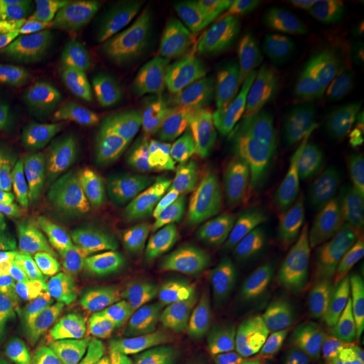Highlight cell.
<instances>
[{"label":"cell","mask_w":364,"mask_h":364,"mask_svg":"<svg viewBox=\"0 0 364 364\" xmlns=\"http://www.w3.org/2000/svg\"><path fill=\"white\" fill-rule=\"evenodd\" d=\"M344 364H364V326L352 338L351 352Z\"/></svg>","instance_id":"cell-37"},{"label":"cell","mask_w":364,"mask_h":364,"mask_svg":"<svg viewBox=\"0 0 364 364\" xmlns=\"http://www.w3.org/2000/svg\"><path fill=\"white\" fill-rule=\"evenodd\" d=\"M124 198L126 192L117 178L91 162L70 165L45 189L58 228L77 239H90L105 230Z\"/></svg>","instance_id":"cell-5"},{"label":"cell","mask_w":364,"mask_h":364,"mask_svg":"<svg viewBox=\"0 0 364 364\" xmlns=\"http://www.w3.org/2000/svg\"><path fill=\"white\" fill-rule=\"evenodd\" d=\"M299 275L289 270L275 277L260 296L252 314L257 331L284 346L304 341L297 328Z\"/></svg>","instance_id":"cell-18"},{"label":"cell","mask_w":364,"mask_h":364,"mask_svg":"<svg viewBox=\"0 0 364 364\" xmlns=\"http://www.w3.org/2000/svg\"><path fill=\"white\" fill-rule=\"evenodd\" d=\"M318 105L324 115L344 117L364 111V46L358 39H338L321 81Z\"/></svg>","instance_id":"cell-15"},{"label":"cell","mask_w":364,"mask_h":364,"mask_svg":"<svg viewBox=\"0 0 364 364\" xmlns=\"http://www.w3.org/2000/svg\"><path fill=\"white\" fill-rule=\"evenodd\" d=\"M258 287L223 263L198 258L191 289L192 326L198 332H212L231 324Z\"/></svg>","instance_id":"cell-9"},{"label":"cell","mask_w":364,"mask_h":364,"mask_svg":"<svg viewBox=\"0 0 364 364\" xmlns=\"http://www.w3.org/2000/svg\"><path fill=\"white\" fill-rule=\"evenodd\" d=\"M30 328L13 326L0 335V364H25L23 341Z\"/></svg>","instance_id":"cell-33"},{"label":"cell","mask_w":364,"mask_h":364,"mask_svg":"<svg viewBox=\"0 0 364 364\" xmlns=\"http://www.w3.org/2000/svg\"><path fill=\"white\" fill-rule=\"evenodd\" d=\"M38 70L37 64L0 68V100L18 91Z\"/></svg>","instance_id":"cell-34"},{"label":"cell","mask_w":364,"mask_h":364,"mask_svg":"<svg viewBox=\"0 0 364 364\" xmlns=\"http://www.w3.org/2000/svg\"><path fill=\"white\" fill-rule=\"evenodd\" d=\"M343 205L348 212H363L364 213V181L350 188L347 195L344 196Z\"/></svg>","instance_id":"cell-36"},{"label":"cell","mask_w":364,"mask_h":364,"mask_svg":"<svg viewBox=\"0 0 364 364\" xmlns=\"http://www.w3.org/2000/svg\"><path fill=\"white\" fill-rule=\"evenodd\" d=\"M136 0H72V18L57 39L102 46L117 22L138 6Z\"/></svg>","instance_id":"cell-22"},{"label":"cell","mask_w":364,"mask_h":364,"mask_svg":"<svg viewBox=\"0 0 364 364\" xmlns=\"http://www.w3.org/2000/svg\"><path fill=\"white\" fill-rule=\"evenodd\" d=\"M156 308L154 277L134 269L108 279L92 311V356L108 364L151 323Z\"/></svg>","instance_id":"cell-3"},{"label":"cell","mask_w":364,"mask_h":364,"mask_svg":"<svg viewBox=\"0 0 364 364\" xmlns=\"http://www.w3.org/2000/svg\"><path fill=\"white\" fill-rule=\"evenodd\" d=\"M107 84V68L93 58L63 69L38 72L0 107L43 127H70L91 115Z\"/></svg>","instance_id":"cell-2"},{"label":"cell","mask_w":364,"mask_h":364,"mask_svg":"<svg viewBox=\"0 0 364 364\" xmlns=\"http://www.w3.org/2000/svg\"><path fill=\"white\" fill-rule=\"evenodd\" d=\"M282 252V223L257 219L228 225L209 235L200 258L223 263L260 285Z\"/></svg>","instance_id":"cell-8"},{"label":"cell","mask_w":364,"mask_h":364,"mask_svg":"<svg viewBox=\"0 0 364 364\" xmlns=\"http://www.w3.org/2000/svg\"><path fill=\"white\" fill-rule=\"evenodd\" d=\"M102 46L82 45L73 41L53 38L52 45L36 63L39 69H63L97 58Z\"/></svg>","instance_id":"cell-25"},{"label":"cell","mask_w":364,"mask_h":364,"mask_svg":"<svg viewBox=\"0 0 364 364\" xmlns=\"http://www.w3.org/2000/svg\"><path fill=\"white\" fill-rule=\"evenodd\" d=\"M338 117L312 114L278 139L267 161L264 181L274 195L294 188L323 189L332 171V144Z\"/></svg>","instance_id":"cell-7"},{"label":"cell","mask_w":364,"mask_h":364,"mask_svg":"<svg viewBox=\"0 0 364 364\" xmlns=\"http://www.w3.org/2000/svg\"><path fill=\"white\" fill-rule=\"evenodd\" d=\"M183 169L196 204L205 215L225 213L243 200L240 170L220 149L197 146L185 156Z\"/></svg>","instance_id":"cell-12"},{"label":"cell","mask_w":364,"mask_h":364,"mask_svg":"<svg viewBox=\"0 0 364 364\" xmlns=\"http://www.w3.org/2000/svg\"><path fill=\"white\" fill-rule=\"evenodd\" d=\"M120 149L131 173L146 189L173 204L185 201L181 170L170 144L138 135H124Z\"/></svg>","instance_id":"cell-16"},{"label":"cell","mask_w":364,"mask_h":364,"mask_svg":"<svg viewBox=\"0 0 364 364\" xmlns=\"http://www.w3.org/2000/svg\"><path fill=\"white\" fill-rule=\"evenodd\" d=\"M340 309L351 324L364 326V273L356 277L343 291Z\"/></svg>","instance_id":"cell-32"},{"label":"cell","mask_w":364,"mask_h":364,"mask_svg":"<svg viewBox=\"0 0 364 364\" xmlns=\"http://www.w3.org/2000/svg\"><path fill=\"white\" fill-rule=\"evenodd\" d=\"M120 124L124 135H138L171 144L181 136V109L168 88L156 77L136 80L124 99Z\"/></svg>","instance_id":"cell-14"},{"label":"cell","mask_w":364,"mask_h":364,"mask_svg":"<svg viewBox=\"0 0 364 364\" xmlns=\"http://www.w3.org/2000/svg\"><path fill=\"white\" fill-rule=\"evenodd\" d=\"M308 364H344L343 359L333 353H316Z\"/></svg>","instance_id":"cell-39"},{"label":"cell","mask_w":364,"mask_h":364,"mask_svg":"<svg viewBox=\"0 0 364 364\" xmlns=\"http://www.w3.org/2000/svg\"><path fill=\"white\" fill-rule=\"evenodd\" d=\"M23 359L25 364H53L45 317L36 320L28 329L23 341Z\"/></svg>","instance_id":"cell-31"},{"label":"cell","mask_w":364,"mask_h":364,"mask_svg":"<svg viewBox=\"0 0 364 364\" xmlns=\"http://www.w3.org/2000/svg\"><path fill=\"white\" fill-rule=\"evenodd\" d=\"M213 364H308V358L284 350L247 347L220 352Z\"/></svg>","instance_id":"cell-26"},{"label":"cell","mask_w":364,"mask_h":364,"mask_svg":"<svg viewBox=\"0 0 364 364\" xmlns=\"http://www.w3.org/2000/svg\"><path fill=\"white\" fill-rule=\"evenodd\" d=\"M343 290L304 279L297 296L299 335L317 341H346L351 338V323L340 309Z\"/></svg>","instance_id":"cell-17"},{"label":"cell","mask_w":364,"mask_h":364,"mask_svg":"<svg viewBox=\"0 0 364 364\" xmlns=\"http://www.w3.org/2000/svg\"><path fill=\"white\" fill-rule=\"evenodd\" d=\"M287 9V1H246L216 18L196 53V84L207 87L239 65L273 31Z\"/></svg>","instance_id":"cell-6"},{"label":"cell","mask_w":364,"mask_h":364,"mask_svg":"<svg viewBox=\"0 0 364 364\" xmlns=\"http://www.w3.org/2000/svg\"><path fill=\"white\" fill-rule=\"evenodd\" d=\"M159 364H208L204 355L189 341L170 336L156 344Z\"/></svg>","instance_id":"cell-30"},{"label":"cell","mask_w":364,"mask_h":364,"mask_svg":"<svg viewBox=\"0 0 364 364\" xmlns=\"http://www.w3.org/2000/svg\"><path fill=\"white\" fill-rule=\"evenodd\" d=\"M22 248V230L18 210L0 197V260L18 258Z\"/></svg>","instance_id":"cell-28"},{"label":"cell","mask_w":364,"mask_h":364,"mask_svg":"<svg viewBox=\"0 0 364 364\" xmlns=\"http://www.w3.org/2000/svg\"><path fill=\"white\" fill-rule=\"evenodd\" d=\"M338 205L323 189L297 193L287 203L284 254L287 270L299 275L314 266L341 219Z\"/></svg>","instance_id":"cell-10"},{"label":"cell","mask_w":364,"mask_h":364,"mask_svg":"<svg viewBox=\"0 0 364 364\" xmlns=\"http://www.w3.org/2000/svg\"><path fill=\"white\" fill-rule=\"evenodd\" d=\"M58 0H0V43L53 38L66 23Z\"/></svg>","instance_id":"cell-19"},{"label":"cell","mask_w":364,"mask_h":364,"mask_svg":"<svg viewBox=\"0 0 364 364\" xmlns=\"http://www.w3.org/2000/svg\"><path fill=\"white\" fill-rule=\"evenodd\" d=\"M34 312L15 287L0 285V335L9 328L33 326Z\"/></svg>","instance_id":"cell-27"},{"label":"cell","mask_w":364,"mask_h":364,"mask_svg":"<svg viewBox=\"0 0 364 364\" xmlns=\"http://www.w3.org/2000/svg\"><path fill=\"white\" fill-rule=\"evenodd\" d=\"M201 4L189 0L139 1L102 45V57L131 64H156L173 52L195 26Z\"/></svg>","instance_id":"cell-4"},{"label":"cell","mask_w":364,"mask_h":364,"mask_svg":"<svg viewBox=\"0 0 364 364\" xmlns=\"http://www.w3.org/2000/svg\"><path fill=\"white\" fill-rule=\"evenodd\" d=\"M127 245L78 247L63 245L54 248L43 264V285L58 301L82 299L99 287L105 277L126 258Z\"/></svg>","instance_id":"cell-11"},{"label":"cell","mask_w":364,"mask_h":364,"mask_svg":"<svg viewBox=\"0 0 364 364\" xmlns=\"http://www.w3.org/2000/svg\"><path fill=\"white\" fill-rule=\"evenodd\" d=\"M331 165L336 181L346 188L364 181V117L336 131Z\"/></svg>","instance_id":"cell-24"},{"label":"cell","mask_w":364,"mask_h":364,"mask_svg":"<svg viewBox=\"0 0 364 364\" xmlns=\"http://www.w3.org/2000/svg\"><path fill=\"white\" fill-rule=\"evenodd\" d=\"M108 364H159L156 346L141 341L120 352Z\"/></svg>","instance_id":"cell-35"},{"label":"cell","mask_w":364,"mask_h":364,"mask_svg":"<svg viewBox=\"0 0 364 364\" xmlns=\"http://www.w3.org/2000/svg\"><path fill=\"white\" fill-rule=\"evenodd\" d=\"M304 58V26L287 19L255 57L205 87L203 103L234 130H247L281 112L297 90Z\"/></svg>","instance_id":"cell-1"},{"label":"cell","mask_w":364,"mask_h":364,"mask_svg":"<svg viewBox=\"0 0 364 364\" xmlns=\"http://www.w3.org/2000/svg\"><path fill=\"white\" fill-rule=\"evenodd\" d=\"M108 246L142 242L166 252H183L197 247L198 231L191 224L147 203H136L120 213L105 230Z\"/></svg>","instance_id":"cell-13"},{"label":"cell","mask_w":364,"mask_h":364,"mask_svg":"<svg viewBox=\"0 0 364 364\" xmlns=\"http://www.w3.org/2000/svg\"><path fill=\"white\" fill-rule=\"evenodd\" d=\"M53 38L0 43V68L36 64L49 49Z\"/></svg>","instance_id":"cell-29"},{"label":"cell","mask_w":364,"mask_h":364,"mask_svg":"<svg viewBox=\"0 0 364 364\" xmlns=\"http://www.w3.org/2000/svg\"><path fill=\"white\" fill-rule=\"evenodd\" d=\"M313 267L317 277L329 284L346 282L363 270V212H348L341 216Z\"/></svg>","instance_id":"cell-20"},{"label":"cell","mask_w":364,"mask_h":364,"mask_svg":"<svg viewBox=\"0 0 364 364\" xmlns=\"http://www.w3.org/2000/svg\"><path fill=\"white\" fill-rule=\"evenodd\" d=\"M53 364H91L92 314L84 305H69L46 317Z\"/></svg>","instance_id":"cell-21"},{"label":"cell","mask_w":364,"mask_h":364,"mask_svg":"<svg viewBox=\"0 0 364 364\" xmlns=\"http://www.w3.org/2000/svg\"><path fill=\"white\" fill-rule=\"evenodd\" d=\"M64 156L61 144L52 138L22 129L0 127V168L25 174H41Z\"/></svg>","instance_id":"cell-23"},{"label":"cell","mask_w":364,"mask_h":364,"mask_svg":"<svg viewBox=\"0 0 364 364\" xmlns=\"http://www.w3.org/2000/svg\"><path fill=\"white\" fill-rule=\"evenodd\" d=\"M350 19H351L353 26L356 28V31L359 33V36L364 41V3L356 4L350 9L348 11Z\"/></svg>","instance_id":"cell-38"}]
</instances>
